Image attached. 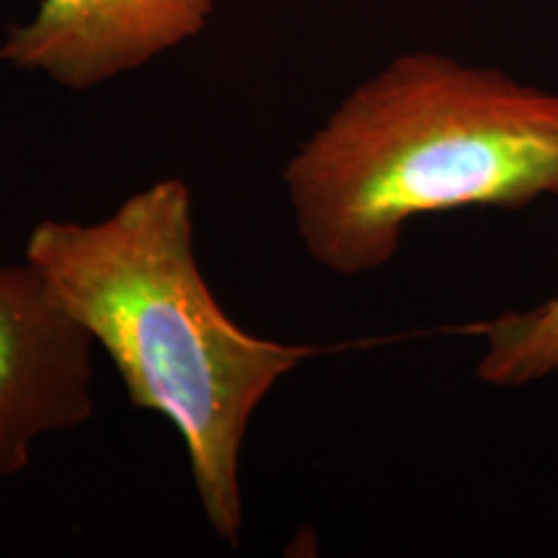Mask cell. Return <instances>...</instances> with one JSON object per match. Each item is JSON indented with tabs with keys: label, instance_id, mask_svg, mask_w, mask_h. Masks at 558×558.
I'll return each instance as SVG.
<instances>
[{
	"label": "cell",
	"instance_id": "5",
	"mask_svg": "<svg viewBox=\"0 0 558 558\" xmlns=\"http://www.w3.org/2000/svg\"><path fill=\"white\" fill-rule=\"evenodd\" d=\"M484 341L476 375L488 386L522 388L558 373V292L525 311L473 326Z\"/></svg>",
	"mask_w": 558,
	"mask_h": 558
},
{
	"label": "cell",
	"instance_id": "3",
	"mask_svg": "<svg viewBox=\"0 0 558 558\" xmlns=\"http://www.w3.org/2000/svg\"><path fill=\"white\" fill-rule=\"evenodd\" d=\"M94 339L29 262L0 269V476L94 414Z\"/></svg>",
	"mask_w": 558,
	"mask_h": 558
},
{
	"label": "cell",
	"instance_id": "2",
	"mask_svg": "<svg viewBox=\"0 0 558 558\" xmlns=\"http://www.w3.org/2000/svg\"><path fill=\"white\" fill-rule=\"evenodd\" d=\"M282 184L311 259L367 275L424 215L558 199V94L439 52L399 54L300 143Z\"/></svg>",
	"mask_w": 558,
	"mask_h": 558
},
{
	"label": "cell",
	"instance_id": "1",
	"mask_svg": "<svg viewBox=\"0 0 558 558\" xmlns=\"http://www.w3.org/2000/svg\"><path fill=\"white\" fill-rule=\"evenodd\" d=\"M24 262L107 352L132 407L177 429L209 527L235 546L251 418L324 349L254 337L222 311L199 269L181 179L153 181L96 222H37Z\"/></svg>",
	"mask_w": 558,
	"mask_h": 558
},
{
	"label": "cell",
	"instance_id": "4",
	"mask_svg": "<svg viewBox=\"0 0 558 558\" xmlns=\"http://www.w3.org/2000/svg\"><path fill=\"white\" fill-rule=\"evenodd\" d=\"M213 11L215 0H41L5 32L0 60L88 90L197 37Z\"/></svg>",
	"mask_w": 558,
	"mask_h": 558
}]
</instances>
